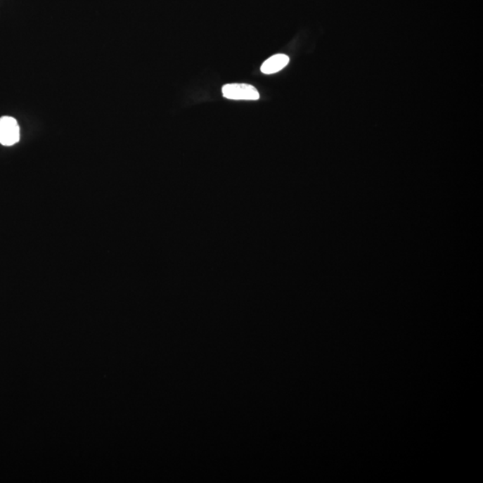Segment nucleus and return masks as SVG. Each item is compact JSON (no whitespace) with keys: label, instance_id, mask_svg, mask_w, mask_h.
<instances>
[{"label":"nucleus","instance_id":"f257e3e1","mask_svg":"<svg viewBox=\"0 0 483 483\" xmlns=\"http://www.w3.org/2000/svg\"><path fill=\"white\" fill-rule=\"evenodd\" d=\"M223 96L235 101H257L259 94L256 88L245 84H226L222 88Z\"/></svg>","mask_w":483,"mask_h":483},{"label":"nucleus","instance_id":"7ed1b4c3","mask_svg":"<svg viewBox=\"0 0 483 483\" xmlns=\"http://www.w3.org/2000/svg\"><path fill=\"white\" fill-rule=\"evenodd\" d=\"M289 63V58L285 54H277L272 56L262 64L261 67L262 73L265 75H272L278 73L282 69L287 67Z\"/></svg>","mask_w":483,"mask_h":483},{"label":"nucleus","instance_id":"f03ea898","mask_svg":"<svg viewBox=\"0 0 483 483\" xmlns=\"http://www.w3.org/2000/svg\"><path fill=\"white\" fill-rule=\"evenodd\" d=\"M20 140V127L18 121L12 117H0V144L13 146Z\"/></svg>","mask_w":483,"mask_h":483}]
</instances>
